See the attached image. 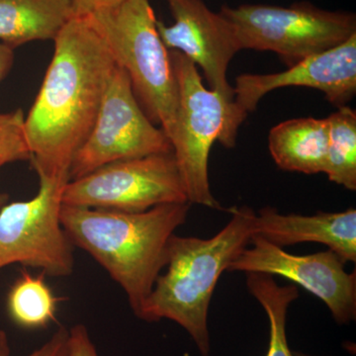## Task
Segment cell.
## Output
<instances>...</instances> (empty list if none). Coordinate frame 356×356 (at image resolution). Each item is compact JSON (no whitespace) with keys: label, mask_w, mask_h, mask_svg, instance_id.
Returning <instances> with one entry per match:
<instances>
[{"label":"cell","mask_w":356,"mask_h":356,"mask_svg":"<svg viewBox=\"0 0 356 356\" xmlns=\"http://www.w3.org/2000/svg\"><path fill=\"white\" fill-rule=\"evenodd\" d=\"M231 219L209 238L173 235L165 273L159 274L151 294L136 317L146 322L170 320L188 332L202 356H209L208 316L222 273L254 235L257 213L248 206L232 207Z\"/></svg>","instance_id":"3"},{"label":"cell","mask_w":356,"mask_h":356,"mask_svg":"<svg viewBox=\"0 0 356 356\" xmlns=\"http://www.w3.org/2000/svg\"><path fill=\"white\" fill-rule=\"evenodd\" d=\"M60 300L42 275L23 270L7 295L9 317L20 327L38 329L55 320Z\"/></svg>","instance_id":"17"},{"label":"cell","mask_w":356,"mask_h":356,"mask_svg":"<svg viewBox=\"0 0 356 356\" xmlns=\"http://www.w3.org/2000/svg\"><path fill=\"white\" fill-rule=\"evenodd\" d=\"M178 84V112L170 137L173 154L189 203L221 209L211 191L209 156L214 143L233 149L232 104L204 86L202 76L189 58L170 51Z\"/></svg>","instance_id":"5"},{"label":"cell","mask_w":356,"mask_h":356,"mask_svg":"<svg viewBox=\"0 0 356 356\" xmlns=\"http://www.w3.org/2000/svg\"><path fill=\"white\" fill-rule=\"evenodd\" d=\"M83 17L128 74L145 113L170 139L178 112L177 79L149 0H125Z\"/></svg>","instance_id":"4"},{"label":"cell","mask_w":356,"mask_h":356,"mask_svg":"<svg viewBox=\"0 0 356 356\" xmlns=\"http://www.w3.org/2000/svg\"><path fill=\"white\" fill-rule=\"evenodd\" d=\"M22 109L0 114V168L14 161H30Z\"/></svg>","instance_id":"19"},{"label":"cell","mask_w":356,"mask_h":356,"mask_svg":"<svg viewBox=\"0 0 356 356\" xmlns=\"http://www.w3.org/2000/svg\"><path fill=\"white\" fill-rule=\"evenodd\" d=\"M308 88L324 93L337 108L348 106L356 95V34L344 43L288 67L266 74H241L234 86L232 132L238 129L259 102L276 89Z\"/></svg>","instance_id":"11"},{"label":"cell","mask_w":356,"mask_h":356,"mask_svg":"<svg viewBox=\"0 0 356 356\" xmlns=\"http://www.w3.org/2000/svg\"><path fill=\"white\" fill-rule=\"evenodd\" d=\"M329 147L327 119H290L269 132L271 156L281 170L318 175L324 173Z\"/></svg>","instance_id":"14"},{"label":"cell","mask_w":356,"mask_h":356,"mask_svg":"<svg viewBox=\"0 0 356 356\" xmlns=\"http://www.w3.org/2000/svg\"><path fill=\"white\" fill-rule=\"evenodd\" d=\"M125 0H72L76 17H81L88 14L117 6Z\"/></svg>","instance_id":"22"},{"label":"cell","mask_w":356,"mask_h":356,"mask_svg":"<svg viewBox=\"0 0 356 356\" xmlns=\"http://www.w3.org/2000/svg\"><path fill=\"white\" fill-rule=\"evenodd\" d=\"M247 286L268 318L269 346L266 356H293L288 346L286 321L290 305L299 297L298 287L280 286L273 276L262 273H247Z\"/></svg>","instance_id":"16"},{"label":"cell","mask_w":356,"mask_h":356,"mask_svg":"<svg viewBox=\"0 0 356 356\" xmlns=\"http://www.w3.org/2000/svg\"><path fill=\"white\" fill-rule=\"evenodd\" d=\"M172 151L168 136L145 113L128 74L117 65L93 127L72 159L70 180L115 161Z\"/></svg>","instance_id":"9"},{"label":"cell","mask_w":356,"mask_h":356,"mask_svg":"<svg viewBox=\"0 0 356 356\" xmlns=\"http://www.w3.org/2000/svg\"><path fill=\"white\" fill-rule=\"evenodd\" d=\"M189 209V202L144 212L63 204L60 222L74 247L90 254L123 289L137 316L165 269L170 238L186 222Z\"/></svg>","instance_id":"2"},{"label":"cell","mask_w":356,"mask_h":356,"mask_svg":"<svg viewBox=\"0 0 356 356\" xmlns=\"http://www.w3.org/2000/svg\"><path fill=\"white\" fill-rule=\"evenodd\" d=\"M74 17L72 0H0V42L14 49L54 41Z\"/></svg>","instance_id":"15"},{"label":"cell","mask_w":356,"mask_h":356,"mask_svg":"<svg viewBox=\"0 0 356 356\" xmlns=\"http://www.w3.org/2000/svg\"><path fill=\"white\" fill-rule=\"evenodd\" d=\"M329 147L325 175L330 181L350 191H356V112L337 108L327 117Z\"/></svg>","instance_id":"18"},{"label":"cell","mask_w":356,"mask_h":356,"mask_svg":"<svg viewBox=\"0 0 356 356\" xmlns=\"http://www.w3.org/2000/svg\"><path fill=\"white\" fill-rule=\"evenodd\" d=\"M37 175L34 197L0 209V269L21 264L51 277H67L74 270V245L63 228L60 210L70 179Z\"/></svg>","instance_id":"7"},{"label":"cell","mask_w":356,"mask_h":356,"mask_svg":"<svg viewBox=\"0 0 356 356\" xmlns=\"http://www.w3.org/2000/svg\"><path fill=\"white\" fill-rule=\"evenodd\" d=\"M69 356H99L88 329L83 324L70 329Z\"/></svg>","instance_id":"21"},{"label":"cell","mask_w":356,"mask_h":356,"mask_svg":"<svg viewBox=\"0 0 356 356\" xmlns=\"http://www.w3.org/2000/svg\"><path fill=\"white\" fill-rule=\"evenodd\" d=\"M8 195L4 192L0 191V209H1L2 206L6 205L7 202H8Z\"/></svg>","instance_id":"24"},{"label":"cell","mask_w":356,"mask_h":356,"mask_svg":"<svg viewBox=\"0 0 356 356\" xmlns=\"http://www.w3.org/2000/svg\"><path fill=\"white\" fill-rule=\"evenodd\" d=\"M70 330L60 327L38 350L27 356H69ZM0 356H11L10 344L6 331L0 330Z\"/></svg>","instance_id":"20"},{"label":"cell","mask_w":356,"mask_h":356,"mask_svg":"<svg viewBox=\"0 0 356 356\" xmlns=\"http://www.w3.org/2000/svg\"><path fill=\"white\" fill-rule=\"evenodd\" d=\"M188 202L173 152L103 165L72 179L63 204L76 207L144 212L163 204Z\"/></svg>","instance_id":"8"},{"label":"cell","mask_w":356,"mask_h":356,"mask_svg":"<svg viewBox=\"0 0 356 356\" xmlns=\"http://www.w3.org/2000/svg\"><path fill=\"white\" fill-rule=\"evenodd\" d=\"M241 51L275 53L287 67L334 48L356 34V16L308 1L289 6L267 4L222 6Z\"/></svg>","instance_id":"6"},{"label":"cell","mask_w":356,"mask_h":356,"mask_svg":"<svg viewBox=\"0 0 356 356\" xmlns=\"http://www.w3.org/2000/svg\"><path fill=\"white\" fill-rule=\"evenodd\" d=\"M254 235L282 248L301 243H323L344 264L356 261L355 208L306 216L281 214L275 208L267 206L257 213Z\"/></svg>","instance_id":"13"},{"label":"cell","mask_w":356,"mask_h":356,"mask_svg":"<svg viewBox=\"0 0 356 356\" xmlns=\"http://www.w3.org/2000/svg\"><path fill=\"white\" fill-rule=\"evenodd\" d=\"M250 245L229 264L227 271L286 278L324 302L337 324L348 325L355 320V270L346 273V264L331 250L292 254L259 235L252 236Z\"/></svg>","instance_id":"10"},{"label":"cell","mask_w":356,"mask_h":356,"mask_svg":"<svg viewBox=\"0 0 356 356\" xmlns=\"http://www.w3.org/2000/svg\"><path fill=\"white\" fill-rule=\"evenodd\" d=\"M175 22L158 20V31L166 48L177 51L202 70L210 88L229 102L233 86L228 81L229 63L241 51L228 21L203 0H165Z\"/></svg>","instance_id":"12"},{"label":"cell","mask_w":356,"mask_h":356,"mask_svg":"<svg viewBox=\"0 0 356 356\" xmlns=\"http://www.w3.org/2000/svg\"><path fill=\"white\" fill-rule=\"evenodd\" d=\"M53 58L25 116V133L37 175L67 177L88 137L117 65L83 16L54 40Z\"/></svg>","instance_id":"1"},{"label":"cell","mask_w":356,"mask_h":356,"mask_svg":"<svg viewBox=\"0 0 356 356\" xmlns=\"http://www.w3.org/2000/svg\"><path fill=\"white\" fill-rule=\"evenodd\" d=\"M13 62L14 49L0 42V83L10 72Z\"/></svg>","instance_id":"23"},{"label":"cell","mask_w":356,"mask_h":356,"mask_svg":"<svg viewBox=\"0 0 356 356\" xmlns=\"http://www.w3.org/2000/svg\"><path fill=\"white\" fill-rule=\"evenodd\" d=\"M293 356H316V355H306V353H297V351H292Z\"/></svg>","instance_id":"25"}]
</instances>
